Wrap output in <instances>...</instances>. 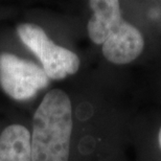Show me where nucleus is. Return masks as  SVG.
Returning a JSON list of instances; mask_svg holds the SVG:
<instances>
[{
    "mask_svg": "<svg viewBox=\"0 0 161 161\" xmlns=\"http://www.w3.org/2000/svg\"><path fill=\"white\" fill-rule=\"evenodd\" d=\"M93 14L88 22V35L93 43L103 45L102 51L109 62L124 65L142 53L144 40L139 30L122 19L116 0L89 2Z\"/></svg>",
    "mask_w": 161,
    "mask_h": 161,
    "instance_id": "nucleus-2",
    "label": "nucleus"
},
{
    "mask_svg": "<svg viewBox=\"0 0 161 161\" xmlns=\"http://www.w3.org/2000/svg\"><path fill=\"white\" fill-rule=\"evenodd\" d=\"M158 142H159V147H160V149H161V128H160V130H159V135H158Z\"/></svg>",
    "mask_w": 161,
    "mask_h": 161,
    "instance_id": "nucleus-6",
    "label": "nucleus"
},
{
    "mask_svg": "<svg viewBox=\"0 0 161 161\" xmlns=\"http://www.w3.org/2000/svg\"><path fill=\"white\" fill-rule=\"evenodd\" d=\"M0 161H33L31 132L21 125H11L0 134Z\"/></svg>",
    "mask_w": 161,
    "mask_h": 161,
    "instance_id": "nucleus-5",
    "label": "nucleus"
},
{
    "mask_svg": "<svg viewBox=\"0 0 161 161\" xmlns=\"http://www.w3.org/2000/svg\"><path fill=\"white\" fill-rule=\"evenodd\" d=\"M72 125L69 96L60 89L48 91L34 114L33 161H68Z\"/></svg>",
    "mask_w": 161,
    "mask_h": 161,
    "instance_id": "nucleus-1",
    "label": "nucleus"
},
{
    "mask_svg": "<svg viewBox=\"0 0 161 161\" xmlns=\"http://www.w3.org/2000/svg\"><path fill=\"white\" fill-rule=\"evenodd\" d=\"M49 80L43 68L31 61L9 53H0V87L15 101L33 98L46 88Z\"/></svg>",
    "mask_w": 161,
    "mask_h": 161,
    "instance_id": "nucleus-4",
    "label": "nucleus"
},
{
    "mask_svg": "<svg viewBox=\"0 0 161 161\" xmlns=\"http://www.w3.org/2000/svg\"><path fill=\"white\" fill-rule=\"evenodd\" d=\"M17 34L25 46L36 56L51 80H63L78 72L80 59L73 51L54 44L45 31L35 23H21Z\"/></svg>",
    "mask_w": 161,
    "mask_h": 161,
    "instance_id": "nucleus-3",
    "label": "nucleus"
}]
</instances>
